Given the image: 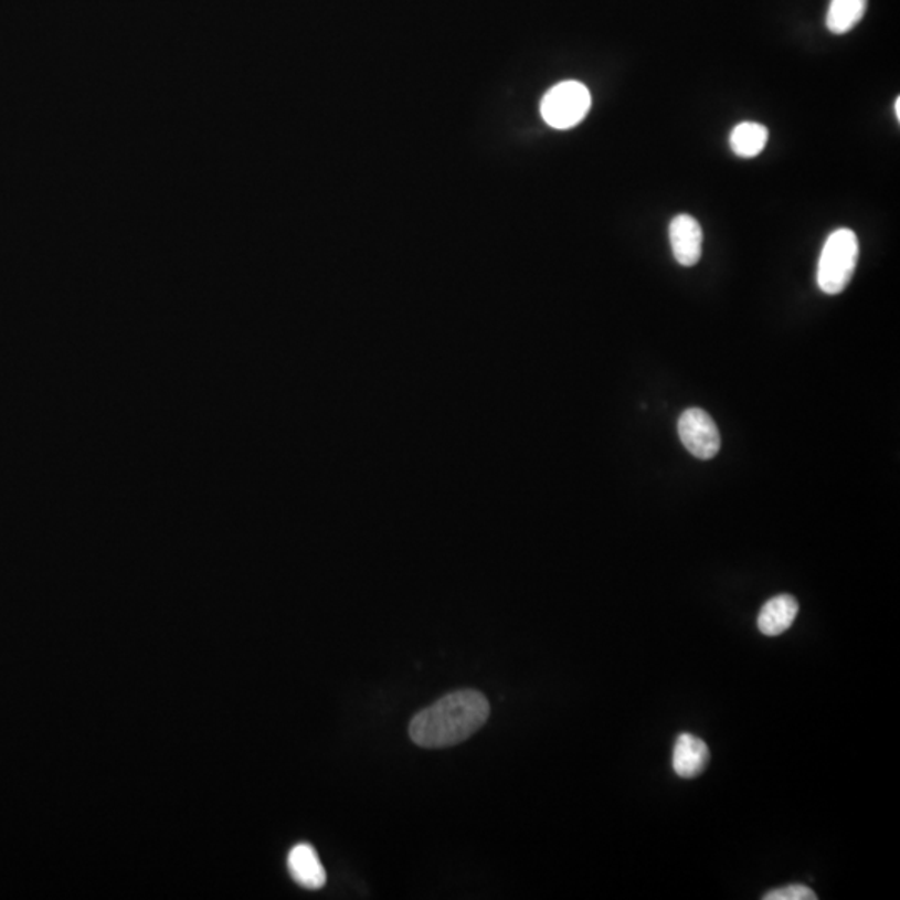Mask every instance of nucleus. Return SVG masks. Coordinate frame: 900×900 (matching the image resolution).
<instances>
[{
	"instance_id": "obj_1",
	"label": "nucleus",
	"mask_w": 900,
	"mask_h": 900,
	"mask_svg": "<svg viewBox=\"0 0 900 900\" xmlns=\"http://www.w3.org/2000/svg\"><path fill=\"white\" fill-rule=\"evenodd\" d=\"M490 707L477 690L447 693L421 710L409 726L415 744L424 749L453 748L476 734L489 719Z\"/></svg>"
},
{
	"instance_id": "obj_2",
	"label": "nucleus",
	"mask_w": 900,
	"mask_h": 900,
	"mask_svg": "<svg viewBox=\"0 0 900 900\" xmlns=\"http://www.w3.org/2000/svg\"><path fill=\"white\" fill-rule=\"evenodd\" d=\"M859 241L850 229H837L827 237L817 268V284L823 293H844L856 273Z\"/></svg>"
},
{
	"instance_id": "obj_3",
	"label": "nucleus",
	"mask_w": 900,
	"mask_h": 900,
	"mask_svg": "<svg viewBox=\"0 0 900 900\" xmlns=\"http://www.w3.org/2000/svg\"><path fill=\"white\" fill-rule=\"evenodd\" d=\"M591 93L578 81H565L546 94L540 104L542 119L554 129H571L584 120L591 109Z\"/></svg>"
},
{
	"instance_id": "obj_4",
	"label": "nucleus",
	"mask_w": 900,
	"mask_h": 900,
	"mask_svg": "<svg viewBox=\"0 0 900 900\" xmlns=\"http://www.w3.org/2000/svg\"><path fill=\"white\" fill-rule=\"evenodd\" d=\"M680 441L700 460H709L720 451V434L713 419L702 409H687L677 424Z\"/></svg>"
},
{
	"instance_id": "obj_5",
	"label": "nucleus",
	"mask_w": 900,
	"mask_h": 900,
	"mask_svg": "<svg viewBox=\"0 0 900 900\" xmlns=\"http://www.w3.org/2000/svg\"><path fill=\"white\" fill-rule=\"evenodd\" d=\"M670 245L676 261L684 267H692L702 255V227L692 215L679 214L669 227Z\"/></svg>"
},
{
	"instance_id": "obj_6",
	"label": "nucleus",
	"mask_w": 900,
	"mask_h": 900,
	"mask_svg": "<svg viewBox=\"0 0 900 900\" xmlns=\"http://www.w3.org/2000/svg\"><path fill=\"white\" fill-rule=\"evenodd\" d=\"M710 752L702 739L680 734L674 745L673 767L679 777L693 779L709 765Z\"/></svg>"
},
{
	"instance_id": "obj_7",
	"label": "nucleus",
	"mask_w": 900,
	"mask_h": 900,
	"mask_svg": "<svg viewBox=\"0 0 900 900\" xmlns=\"http://www.w3.org/2000/svg\"><path fill=\"white\" fill-rule=\"evenodd\" d=\"M797 614L798 602L792 595L782 594L772 597L759 612V631L767 637L781 636L791 628Z\"/></svg>"
},
{
	"instance_id": "obj_8",
	"label": "nucleus",
	"mask_w": 900,
	"mask_h": 900,
	"mask_svg": "<svg viewBox=\"0 0 900 900\" xmlns=\"http://www.w3.org/2000/svg\"><path fill=\"white\" fill-rule=\"evenodd\" d=\"M287 866H289L294 880L306 889H320L326 883V870H324L316 849L309 844H297L296 847H293Z\"/></svg>"
},
{
	"instance_id": "obj_9",
	"label": "nucleus",
	"mask_w": 900,
	"mask_h": 900,
	"mask_svg": "<svg viewBox=\"0 0 900 900\" xmlns=\"http://www.w3.org/2000/svg\"><path fill=\"white\" fill-rule=\"evenodd\" d=\"M867 11V0H830L826 25L833 34H847L853 31Z\"/></svg>"
},
{
	"instance_id": "obj_10",
	"label": "nucleus",
	"mask_w": 900,
	"mask_h": 900,
	"mask_svg": "<svg viewBox=\"0 0 900 900\" xmlns=\"http://www.w3.org/2000/svg\"><path fill=\"white\" fill-rule=\"evenodd\" d=\"M731 149L742 159L758 157L767 146V127L758 123H741L731 133Z\"/></svg>"
},
{
	"instance_id": "obj_11",
	"label": "nucleus",
	"mask_w": 900,
	"mask_h": 900,
	"mask_svg": "<svg viewBox=\"0 0 900 900\" xmlns=\"http://www.w3.org/2000/svg\"><path fill=\"white\" fill-rule=\"evenodd\" d=\"M817 896L813 889H808L804 883H792L782 889L771 890L765 893L764 900H816Z\"/></svg>"
},
{
	"instance_id": "obj_12",
	"label": "nucleus",
	"mask_w": 900,
	"mask_h": 900,
	"mask_svg": "<svg viewBox=\"0 0 900 900\" xmlns=\"http://www.w3.org/2000/svg\"><path fill=\"white\" fill-rule=\"evenodd\" d=\"M896 117H897V120L900 119V99L896 100Z\"/></svg>"
}]
</instances>
